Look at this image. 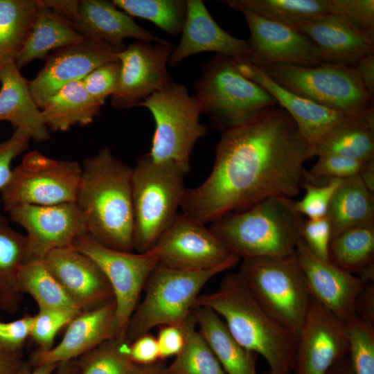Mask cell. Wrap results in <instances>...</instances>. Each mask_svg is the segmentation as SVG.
I'll use <instances>...</instances> for the list:
<instances>
[{"label": "cell", "mask_w": 374, "mask_h": 374, "mask_svg": "<svg viewBox=\"0 0 374 374\" xmlns=\"http://www.w3.org/2000/svg\"><path fill=\"white\" fill-rule=\"evenodd\" d=\"M118 53L100 41H83L53 51L36 76L28 81L31 95L39 109L66 84L81 80L97 67L118 60Z\"/></svg>", "instance_id": "ac0fdd59"}, {"label": "cell", "mask_w": 374, "mask_h": 374, "mask_svg": "<svg viewBox=\"0 0 374 374\" xmlns=\"http://www.w3.org/2000/svg\"><path fill=\"white\" fill-rule=\"evenodd\" d=\"M37 10L30 31L15 63L21 69L30 62L44 59L50 52L83 41L63 17L37 0Z\"/></svg>", "instance_id": "83f0119b"}, {"label": "cell", "mask_w": 374, "mask_h": 374, "mask_svg": "<svg viewBox=\"0 0 374 374\" xmlns=\"http://www.w3.org/2000/svg\"><path fill=\"white\" fill-rule=\"evenodd\" d=\"M33 316H25L10 322L0 321V341L14 348H22L30 337Z\"/></svg>", "instance_id": "681fc988"}, {"label": "cell", "mask_w": 374, "mask_h": 374, "mask_svg": "<svg viewBox=\"0 0 374 374\" xmlns=\"http://www.w3.org/2000/svg\"><path fill=\"white\" fill-rule=\"evenodd\" d=\"M147 251L155 256L161 265L186 271L231 269L240 261L204 224L183 213L177 215Z\"/></svg>", "instance_id": "4fadbf2b"}, {"label": "cell", "mask_w": 374, "mask_h": 374, "mask_svg": "<svg viewBox=\"0 0 374 374\" xmlns=\"http://www.w3.org/2000/svg\"><path fill=\"white\" fill-rule=\"evenodd\" d=\"M295 256L311 296L345 322L354 317L356 299L367 282L319 258L303 240Z\"/></svg>", "instance_id": "d6986e66"}, {"label": "cell", "mask_w": 374, "mask_h": 374, "mask_svg": "<svg viewBox=\"0 0 374 374\" xmlns=\"http://www.w3.org/2000/svg\"><path fill=\"white\" fill-rule=\"evenodd\" d=\"M113 3L131 17L148 20L163 31L181 33L187 12V0H114Z\"/></svg>", "instance_id": "74e56055"}, {"label": "cell", "mask_w": 374, "mask_h": 374, "mask_svg": "<svg viewBox=\"0 0 374 374\" xmlns=\"http://www.w3.org/2000/svg\"><path fill=\"white\" fill-rule=\"evenodd\" d=\"M256 66L281 87L324 107L348 115H359L373 109V98L366 92L353 66L326 63Z\"/></svg>", "instance_id": "ba28073f"}, {"label": "cell", "mask_w": 374, "mask_h": 374, "mask_svg": "<svg viewBox=\"0 0 374 374\" xmlns=\"http://www.w3.org/2000/svg\"><path fill=\"white\" fill-rule=\"evenodd\" d=\"M120 71L118 60L113 61L97 67L82 80L87 92L101 107L116 91Z\"/></svg>", "instance_id": "ee69618b"}, {"label": "cell", "mask_w": 374, "mask_h": 374, "mask_svg": "<svg viewBox=\"0 0 374 374\" xmlns=\"http://www.w3.org/2000/svg\"><path fill=\"white\" fill-rule=\"evenodd\" d=\"M301 237L306 246L315 256L329 261L332 230L327 217L305 220L301 229Z\"/></svg>", "instance_id": "bcb514c9"}, {"label": "cell", "mask_w": 374, "mask_h": 374, "mask_svg": "<svg viewBox=\"0 0 374 374\" xmlns=\"http://www.w3.org/2000/svg\"><path fill=\"white\" fill-rule=\"evenodd\" d=\"M346 323L354 374H374V328L356 316Z\"/></svg>", "instance_id": "ab89813d"}, {"label": "cell", "mask_w": 374, "mask_h": 374, "mask_svg": "<svg viewBox=\"0 0 374 374\" xmlns=\"http://www.w3.org/2000/svg\"><path fill=\"white\" fill-rule=\"evenodd\" d=\"M82 166L51 158L38 150L26 154L0 190L3 210L19 206L76 202Z\"/></svg>", "instance_id": "8fae6325"}, {"label": "cell", "mask_w": 374, "mask_h": 374, "mask_svg": "<svg viewBox=\"0 0 374 374\" xmlns=\"http://www.w3.org/2000/svg\"><path fill=\"white\" fill-rule=\"evenodd\" d=\"M180 41L171 53L168 65L175 67L188 57L214 52L233 57L248 53L247 40L222 29L202 0H187V12Z\"/></svg>", "instance_id": "cb8c5ba5"}, {"label": "cell", "mask_w": 374, "mask_h": 374, "mask_svg": "<svg viewBox=\"0 0 374 374\" xmlns=\"http://www.w3.org/2000/svg\"><path fill=\"white\" fill-rule=\"evenodd\" d=\"M55 374H75V359L60 364Z\"/></svg>", "instance_id": "91938a15"}, {"label": "cell", "mask_w": 374, "mask_h": 374, "mask_svg": "<svg viewBox=\"0 0 374 374\" xmlns=\"http://www.w3.org/2000/svg\"><path fill=\"white\" fill-rule=\"evenodd\" d=\"M0 121L9 122L14 130L23 132L35 142L48 141V128L31 95L28 81L14 61L0 65Z\"/></svg>", "instance_id": "484cf974"}, {"label": "cell", "mask_w": 374, "mask_h": 374, "mask_svg": "<svg viewBox=\"0 0 374 374\" xmlns=\"http://www.w3.org/2000/svg\"><path fill=\"white\" fill-rule=\"evenodd\" d=\"M313 157L292 117L278 105L222 133L211 173L199 186L186 188L181 213L206 224L270 197L292 199L305 181V162Z\"/></svg>", "instance_id": "6da1fadb"}, {"label": "cell", "mask_w": 374, "mask_h": 374, "mask_svg": "<svg viewBox=\"0 0 374 374\" xmlns=\"http://www.w3.org/2000/svg\"><path fill=\"white\" fill-rule=\"evenodd\" d=\"M129 355L134 364H150L160 359L156 337L147 332L130 343Z\"/></svg>", "instance_id": "c3c4849f"}, {"label": "cell", "mask_w": 374, "mask_h": 374, "mask_svg": "<svg viewBox=\"0 0 374 374\" xmlns=\"http://www.w3.org/2000/svg\"><path fill=\"white\" fill-rule=\"evenodd\" d=\"M78 312L62 309L39 310L33 316L30 335L39 346V350L46 351L53 346L57 332L68 325Z\"/></svg>", "instance_id": "60d3db41"}, {"label": "cell", "mask_w": 374, "mask_h": 374, "mask_svg": "<svg viewBox=\"0 0 374 374\" xmlns=\"http://www.w3.org/2000/svg\"><path fill=\"white\" fill-rule=\"evenodd\" d=\"M156 338L161 359L176 356L181 350L184 343L181 328L174 326L159 327Z\"/></svg>", "instance_id": "f907efd6"}, {"label": "cell", "mask_w": 374, "mask_h": 374, "mask_svg": "<svg viewBox=\"0 0 374 374\" xmlns=\"http://www.w3.org/2000/svg\"><path fill=\"white\" fill-rule=\"evenodd\" d=\"M73 247L92 258L107 277L114 293L118 337H126L130 319L146 282L159 264L151 253H133L108 247L89 233L78 238Z\"/></svg>", "instance_id": "7c38bea8"}, {"label": "cell", "mask_w": 374, "mask_h": 374, "mask_svg": "<svg viewBox=\"0 0 374 374\" xmlns=\"http://www.w3.org/2000/svg\"><path fill=\"white\" fill-rule=\"evenodd\" d=\"M59 364H44L33 367V368L26 374H53Z\"/></svg>", "instance_id": "680465c9"}, {"label": "cell", "mask_w": 374, "mask_h": 374, "mask_svg": "<svg viewBox=\"0 0 374 374\" xmlns=\"http://www.w3.org/2000/svg\"><path fill=\"white\" fill-rule=\"evenodd\" d=\"M193 88L201 113L221 133L251 123L278 105L240 71L235 57L226 55L215 54L203 63Z\"/></svg>", "instance_id": "5b68a950"}, {"label": "cell", "mask_w": 374, "mask_h": 374, "mask_svg": "<svg viewBox=\"0 0 374 374\" xmlns=\"http://www.w3.org/2000/svg\"><path fill=\"white\" fill-rule=\"evenodd\" d=\"M37 0H0V65L15 60L32 28Z\"/></svg>", "instance_id": "d590c367"}, {"label": "cell", "mask_w": 374, "mask_h": 374, "mask_svg": "<svg viewBox=\"0 0 374 374\" xmlns=\"http://www.w3.org/2000/svg\"><path fill=\"white\" fill-rule=\"evenodd\" d=\"M30 140L25 133L15 130L8 139L0 141V190L10 176L12 161L26 150Z\"/></svg>", "instance_id": "7dc6e473"}, {"label": "cell", "mask_w": 374, "mask_h": 374, "mask_svg": "<svg viewBox=\"0 0 374 374\" xmlns=\"http://www.w3.org/2000/svg\"><path fill=\"white\" fill-rule=\"evenodd\" d=\"M243 15L250 31L248 53L244 57L256 66L326 64L317 46L296 28L264 18L242 7L226 3Z\"/></svg>", "instance_id": "e0dca14e"}, {"label": "cell", "mask_w": 374, "mask_h": 374, "mask_svg": "<svg viewBox=\"0 0 374 374\" xmlns=\"http://www.w3.org/2000/svg\"><path fill=\"white\" fill-rule=\"evenodd\" d=\"M27 251L26 236L13 229L0 213V307L14 313L21 303L17 282Z\"/></svg>", "instance_id": "1f68e13d"}, {"label": "cell", "mask_w": 374, "mask_h": 374, "mask_svg": "<svg viewBox=\"0 0 374 374\" xmlns=\"http://www.w3.org/2000/svg\"><path fill=\"white\" fill-rule=\"evenodd\" d=\"M335 13L344 16L353 25L374 39L373 0H335Z\"/></svg>", "instance_id": "f6af8a7d"}, {"label": "cell", "mask_w": 374, "mask_h": 374, "mask_svg": "<svg viewBox=\"0 0 374 374\" xmlns=\"http://www.w3.org/2000/svg\"><path fill=\"white\" fill-rule=\"evenodd\" d=\"M101 106L87 92L82 80L71 82L54 93L40 109L44 123L54 132L93 123Z\"/></svg>", "instance_id": "f546056e"}, {"label": "cell", "mask_w": 374, "mask_h": 374, "mask_svg": "<svg viewBox=\"0 0 374 374\" xmlns=\"http://www.w3.org/2000/svg\"><path fill=\"white\" fill-rule=\"evenodd\" d=\"M192 313L199 331L226 374H258V355L238 343L215 312L199 306L194 308Z\"/></svg>", "instance_id": "4316f807"}, {"label": "cell", "mask_w": 374, "mask_h": 374, "mask_svg": "<svg viewBox=\"0 0 374 374\" xmlns=\"http://www.w3.org/2000/svg\"><path fill=\"white\" fill-rule=\"evenodd\" d=\"M22 348H14L0 341V374H26L32 369L22 355Z\"/></svg>", "instance_id": "816d5d0a"}, {"label": "cell", "mask_w": 374, "mask_h": 374, "mask_svg": "<svg viewBox=\"0 0 374 374\" xmlns=\"http://www.w3.org/2000/svg\"><path fill=\"white\" fill-rule=\"evenodd\" d=\"M130 341L115 337L75 359V374H127L134 366Z\"/></svg>", "instance_id": "f35d334b"}, {"label": "cell", "mask_w": 374, "mask_h": 374, "mask_svg": "<svg viewBox=\"0 0 374 374\" xmlns=\"http://www.w3.org/2000/svg\"><path fill=\"white\" fill-rule=\"evenodd\" d=\"M304 220L292 199L273 197L244 211L225 214L209 229L240 260L283 257L295 253Z\"/></svg>", "instance_id": "277c9868"}, {"label": "cell", "mask_w": 374, "mask_h": 374, "mask_svg": "<svg viewBox=\"0 0 374 374\" xmlns=\"http://www.w3.org/2000/svg\"><path fill=\"white\" fill-rule=\"evenodd\" d=\"M43 260L81 312L114 301L112 287L99 266L74 247L53 250Z\"/></svg>", "instance_id": "ffe728a7"}, {"label": "cell", "mask_w": 374, "mask_h": 374, "mask_svg": "<svg viewBox=\"0 0 374 374\" xmlns=\"http://www.w3.org/2000/svg\"><path fill=\"white\" fill-rule=\"evenodd\" d=\"M313 156L334 154L367 161L374 158V109L331 129L312 148Z\"/></svg>", "instance_id": "f1b7e54d"}, {"label": "cell", "mask_w": 374, "mask_h": 374, "mask_svg": "<svg viewBox=\"0 0 374 374\" xmlns=\"http://www.w3.org/2000/svg\"><path fill=\"white\" fill-rule=\"evenodd\" d=\"M326 217L332 238L350 228L374 223V195L359 175L341 181Z\"/></svg>", "instance_id": "4dcf8cb0"}, {"label": "cell", "mask_w": 374, "mask_h": 374, "mask_svg": "<svg viewBox=\"0 0 374 374\" xmlns=\"http://www.w3.org/2000/svg\"><path fill=\"white\" fill-rule=\"evenodd\" d=\"M211 308L224 319L235 339L260 355L273 374H292L297 335L259 304L238 272H230L212 292L199 294L193 306Z\"/></svg>", "instance_id": "3957f363"}, {"label": "cell", "mask_w": 374, "mask_h": 374, "mask_svg": "<svg viewBox=\"0 0 374 374\" xmlns=\"http://www.w3.org/2000/svg\"><path fill=\"white\" fill-rule=\"evenodd\" d=\"M17 286L21 294L26 293L33 297L39 310L62 309L81 312L44 260L25 261L19 269Z\"/></svg>", "instance_id": "836d02e7"}, {"label": "cell", "mask_w": 374, "mask_h": 374, "mask_svg": "<svg viewBox=\"0 0 374 374\" xmlns=\"http://www.w3.org/2000/svg\"><path fill=\"white\" fill-rule=\"evenodd\" d=\"M228 269L220 267L186 271L159 263L146 282L143 301L130 319L126 339L131 342L155 327L181 328L203 287L215 275Z\"/></svg>", "instance_id": "9c48e42d"}, {"label": "cell", "mask_w": 374, "mask_h": 374, "mask_svg": "<svg viewBox=\"0 0 374 374\" xmlns=\"http://www.w3.org/2000/svg\"><path fill=\"white\" fill-rule=\"evenodd\" d=\"M181 329L184 346L174 360L165 367V374H226L199 331L192 312Z\"/></svg>", "instance_id": "8d00e7d4"}, {"label": "cell", "mask_w": 374, "mask_h": 374, "mask_svg": "<svg viewBox=\"0 0 374 374\" xmlns=\"http://www.w3.org/2000/svg\"><path fill=\"white\" fill-rule=\"evenodd\" d=\"M293 28L319 15L335 13V0H224Z\"/></svg>", "instance_id": "e575fe53"}, {"label": "cell", "mask_w": 374, "mask_h": 374, "mask_svg": "<svg viewBox=\"0 0 374 374\" xmlns=\"http://www.w3.org/2000/svg\"><path fill=\"white\" fill-rule=\"evenodd\" d=\"M326 374H354L348 355L338 360Z\"/></svg>", "instance_id": "6f0895ef"}, {"label": "cell", "mask_w": 374, "mask_h": 374, "mask_svg": "<svg viewBox=\"0 0 374 374\" xmlns=\"http://www.w3.org/2000/svg\"><path fill=\"white\" fill-rule=\"evenodd\" d=\"M7 213L26 231L24 262L43 260L53 250L73 247L78 238L88 233L86 218L76 202L24 205Z\"/></svg>", "instance_id": "9a60e30c"}, {"label": "cell", "mask_w": 374, "mask_h": 374, "mask_svg": "<svg viewBox=\"0 0 374 374\" xmlns=\"http://www.w3.org/2000/svg\"><path fill=\"white\" fill-rule=\"evenodd\" d=\"M174 48V45L163 39L157 42L135 40L117 53L120 77L118 89L111 96V106L118 109L132 108L174 82L167 70Z\"/></svg>", "instance_id": "5bb4252c"}, {"label": "cell", "mask_w": 374, "mask_h": 374, "mask_svg": "<svg viewBox=\"0 0 374 374\" xmlns=\"http://www.w3.org/2000/svg\"><path fill=\"white\" fill-rule=\"evenodd\" d=\"M238 273L263 309L298 335L311 294L295 253L242 259Z\"/></svg>", "instance_id": "52a82bcc"}, {"label": "cell", "mask_w": 374, "mask_h": 374, "mask_svg": "<svg viewBox=\"0 0 374 374\" xmlns=\"http://www.w3.org/2000/svg\"><path fill=\"white\" fill-rule=\"evenodd\" d=\"M261 374H273V373H271L269 371H267V372H266V371H265V372H263V373H262Z\"/></svg>", "instance_id": "94428289"}, {"label": "cell", "mask_w": 374, "mask_h": 374, "mask_svg": "<svg viewBox=\"0 0 374 374\" xmlns=\"http://www.w3.org/2000/svg\"><path fill=\"white\" fill-rule=\"evenodd\" d=\"M118 337L114 301L83 311L68 324L62 340L46 351L37 349L30 359L32 367L60 364L75 359L102 343Z\"/></svg>", "instance_id": "7402d4cb"}, {"label": "cell", "mask_w": 374, "mask_h": 374, "mask_svg": "<svg viewBox=\"0 0 374 374\" xmlns=\"http://www.w3.org/2000/svg\"><path fill=\"white\" fill-rule=\"evenodd\" d=\"M357 317L374 328V285L367 282L359 293L355 304Z\"/></svg>", "instance_id": "f5cc1de1"}, {"label": "cell", "mask_w": 374, "mask_h": 374, "mask_svg": "<svg viewBox=\"0 0 374 374\" xmlns=\"http://www.w3.org/2000/svg\"><path fill=\"white\" fill-rule=\"evenodd\" d=\"M294 28L317 46L327 63L354 66L362 57L374 52V39L340 14L319 15Z\"/></svg>", "instance_id": "d4e9b609"}, {"label": "cell", "mask_w": 374, "mask_h": 374, "mask_svg": "<svg viewBox=\"0 0 374 374\" xmlns=\"http://www.w3.org/2000/svg\"><path fill=\"white\" fill-rule=\"evenodd\" d=\"M76 203L88 233L116 249H134L132 168L104 147L85 159Z\"/></svg>", "instance_id": "7a4b0ae2"}, {"label": "cell", "mask_w": 374, "mask_h": 374, "mask_svg": "<svg viewBox=\"0 0 374 374\" xmlns=\"http://www.w3.org/2000/svg\"><path fill=\"white\" fill-rule=\"evenodd\" d=\"M165 367L159 361L150 364H134L127 374H165Z\"/></svg>", "instance_id": "11a10c76"}, {"label": "cell", "mask_w": 374, "mask_h": 374, "mask_svg": "<svg viewBox=\"0 0 374 374\" xmlns=\"http://www.w3.org/2000/svg\"><path fill=\"white\" fill-rule=\"evenodd\" d=\"M361 81L368 94L374 96V52L362 57L355 65Z\"/></svg>", "instance_id": "db71d44e"}, {"label": "cell", "mask_w": 374, "mask_h": 374, "mask_svg": "<svg viewBox=\"0 0 374 374\" xmlns=\"http://www.w3.org/2000/svg\"><path fill=\"white\" fill-rule=\"evenodd\" d=\"M342 180L331 179L321 185L304 182L301 188L305 193L302 199L294 202L295 209L308 219L326 217L335 192Z\"/></svg>", "instance_id": "b9f144b4"}, {"label": "cell", "mask_w": 374, "mask_h": 374, "mask_svg": "<svg viewBox=\"0 0 374 374\" xmlns=\"http://www.w3.org/2000/svg\"><path fill=\"white\" fill-rule=\"evenodd\" d=\"M368 190L374 194V158L366 161L359 174Z\"/></svg>", "instance_id": "9f6ffc18"}, {"label": "cell", "mask_w": 374, "mask_h": 374, "mask_svg": "<svg viewBox=\"0 0 374 374\" xmlns=\"http://www.w3.org/2000/svg\"><path fill=\"white\" fill-rule=\"evenodd\" d=\"M348 352L346 323L311 296L297 335L292 374H326Z\"/></svg>", "instance_id": "2e32d148"}, {"label": "cell", "mask_w": 374, "mask_h": 374, "mask_svg": "<svg viewBox=\"0 0 374 374\" xmlns=\"http://www.w3.org/2000/svg\"><path fill=\"white\" fill-rule=\"evenodd\" d=\"M328 260L359 277L374 267V223L350 228L332 237Z\"/></svg>", "instance_id": "d6a6232c"}, {"label": "cell", "mask_w": 374, "mask_h": 374, "mask_svg": "<svg viewBox=\"0 0 374 374\" xmlns=\"http://www.w3.org/2000/svg\"><path fill=\"white\" fill-rule=\"evenodd\" d=\"M186 174L172 162H157L148 153L132 168L134 249L149 250L175 220L186 190Z\"/></svg>", "instance_id": "8992f818"}, {"label": "cell", "mask_w": 374, "mask_h": 374, "mask_svg": "<svg viewBox=\"0 0 374 374\" xmlns=\"http://www.w3.org/2000/svg\"><path fill=\"white\" fill-rule=\"evenodd\" d=\"M138 106L149 110L155 123L148 154L155 161L175 163L186 175L194 146L207 132L199 122L202 113L194 96L184 85L174 82Z\"/></svg>", "instance_id": "30bf717a"}, {"label": "cell", "mask_w": 374, "mask_h": 374, "mask_svg": "<svg viewBox=\"0 0 374 374\" xmlns=\"http://www.w3.org/2000/svg\"><path fill=\"white\" fill-rule=\"evenodd\" d=\"M64 17L86 39L100 41L118 52L125 49L124 39L157 42L162 39L139 26L113 1L106 0L75 1Z\"/></svg>", "instance_id": "44dd1931"}, {"label": "cell", "mask_w": 374, "mask_h": 374, "mask_svg": "<svg viewBox=\"0 0 374 374\" xmlns=\"http://www.w3.org/2000/svg\"><path fill=\"white\" fill-rule=\"evenodd\" d=\"M235 59L240 71L266 89L275 98L278 105L292 117L300 132L312 148L337 124L357 116L324 107L297 96L274 82L244 57Z\"/></svg>", "instance_id": "603a6c76"}, {"label": "cell", "mask_w": 374, "mask_h": 374, "mask_svg": "<svg viewBox=\"0 0 374 374\" xmlns=\"http://www.w3.org/2000/svg\"><path fill=\"white\" fill-rule=\"evenodd\" d=\"M312 168L305 171L306 182L321 179H345L359 174L364 161L334 154H323Z\"/></svg>", "instance_id": "7bdbcfd3"}]
</instances>
